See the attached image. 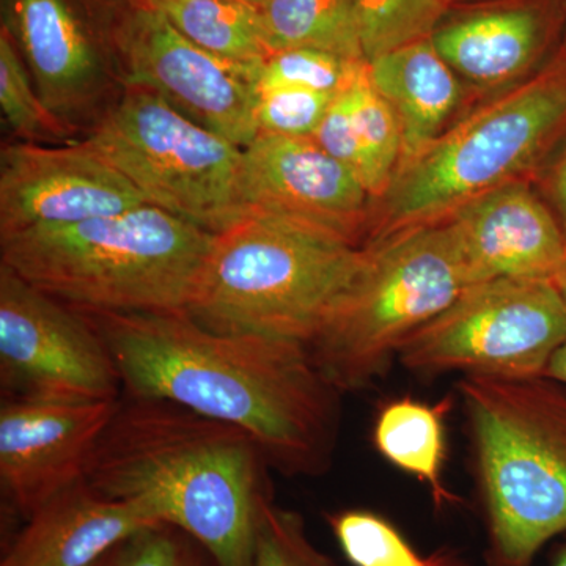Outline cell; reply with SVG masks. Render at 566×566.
<instances>
[{
	"mask_svg": "<svg viewBox=\"0 0 566 566\" xmlns=\"http://www.w3.org/2000/svg\"><path fill=\"white\" fill-rule=\"evenodd\" d=\"M551 566H566V545L562 546L554 556L553 565Z\"/></svg>",
	"mask_w": 566,
	"mask_h": 566,
	"instance_id": "obj_35",
	"label": "cell"
},
{
	"mask_svg": "<svg viewBox=\"0 0 566 566\" xmlns=\"http://www.w3.org/2000/svg\"><path fill=\"white\" fill-rule=\"evenodd\" d=\"M144 197L85 140L13 142L0 151V240L118 214Z\"/></svg>",
	"mask_w": 566,
	"mask_h": 566,
	"instance_id": "obj_12",
	"label": "cell"
},
{
	"mask_svg": "<svg viewBox=\"0 0 566 566\" xmlns=\"http://www.w3.org/2000/svg\"><path fill=\"white\" fill-rule=\"evenodd\" d=\"M161 11L193 44L255 71L271 54L259 7L248 0H136Z\"/></svg>",
	"mask_w": 566,
	"mask_h": 566,
	"instance_id": "obj_21",
	"label": "cell"
},
{
	"mask_svg": "<svg viewBox=\"0 0 566 566\" xmlns=\"http://www.w3.org/2000/svg\"><path fill=\"white\" fill-rule=\"evenodd\" d=\"M123 85L163 96L193 122L244 148L256 136L255 71L193 44L161 11L134 0L114 25Z\"/></svg>",
	"mask_w": 566,
	"mask_h": 566,
	"instance_id": "obj_11",
	"label": "cell"
},
{
	"mask_svg": "<svg viewBox=\"0 0 566 566\" xmlns=\"http://www.w3.org/2000/svg\"><path fill=\"white\" fill-rule=\"evenodd\" d=\"M486 527L488 566H534L566 532V386L546 376L458 382Z\"/></svg>",
	"mask_w": 566,
	"mask_h": 566,
	"instance_id": "obj_5",
	"label": "cell"
},
{
	"mask_svg": "<svg viewBox=\"0 0 566 566\" xmlns=\"http://www.w3.org/2000/svg\"><path fill=\"white\" fill-rule=\"evenodd\" d=\"M0 381L7 397L118 400L123 385L91 319L0 264Z\"/></svg>",
	"mask_w": 566,
	"mask_h": 566,
	"instance_id": "obj_10",
	"label": "cell"
},
{
	"mask_svg": "<svg viewBox=\"0 0 566 566\" xmlns=\"http://www.w3.org/2000/svg\"><path fill=\"white\" fill-rule=\"evenodd\" d=\"M565 17L566 0H482L447 14L431 41L461 81L483 91L512 87L549 62Z\"/></svg>",
	"mask_w": 566,
	"mask_h": 566,
	"instance_id": "obj_17",
	"label": "cell"
},
{
	"mask_svg": "<svg viewBox=\"0 0 566 566\" xmlns=\"http://www.w3.org/2000/svg\"><path fill=\"white\" fill-rule=\"evenodd\" d=\"M452 406V397L438 403L395 398L379 409L374 424L379 455L427 486L438 512L460 502L444 482L446 417Z\"/></svg>",
	"mask_w": 566,
	"mask_h": 566,
	"instance_id": "obj_20",
	"label": "cell"
},
{
	"mask_svg": "<svg viewBox=\"0 0 566 566\" xmlns=\"http://www.w3.org/2000/svg\"><path fill=\"white\" fill-rule=\"evenodd\" d=\"M153 207L216 234L245 214L243 148L205 128L158 93L123 85L84 139Z\"/></svg>",
	"mask_w": 566,
	"mask_h": 566,
	"instance_id": "obj_8",
	"label": "cell"
},
{
	"mask_svg": "<svg viewBox=\"0 0 566 566\" xmlns=\"http://www.w3.org/2000/svg\"><path fill=\"white\" fill-rule=\"evenodd\" d=\"M545 376L566 386V342L554 354L553 359L547 365Z\"/></svg>",
	"mask_w": 566,
	"mask_h": 566,
	"instance_id": "obj_33",
	"label": "cell"
},
{
	"mask_svg": "<svg viewBox=\"0 0 566 566\" xmlns=\"http://www.w3.org/2000/svg\"><path fill=\"white\" fill-rule=\"evenodd\" d=\"M155 520L81 479L41 505L0 566H92Z\"/></svg>",
	"mask_w": 566,
	"mask_h": 566,
	"instance_id": "obj_18",
	"label": "cell"
},
{
	"mask_svg": "<svg viewBox=\"0 0 566 566\" xmlns=\"http://www.w3.org/2000/svg\"><path fill=\"white\" fill-rule=\"evenodd\" d=\"M259 11L273 52L305 48L365 61L356 0H262Z\"/></svg>",
	"mask_w": 566,
	"mask_h": 566,
	"instance_id": "obj_22",
	"label": "cell"
},
{
	"mask_svg": "<svg viewBox=\"0 0 566 566\" xmlns=\"http://www.w3.org/2000/svg\"><path fill=\"white\" fill-rule=\"evenodd\" d=\"M566 139V52L480 104L398 166L374 202L367 245L452 219L510 182L532 180Z\"/></svg>",
	"mask_w": 566,
	"mask_h": 566,
	"instance_id": "obj_3",
	"label": "cell"
},
{
	"mask_svg": "<svg viewBox=\"0 0 566 566\" xmlns=\"http://www.w3.org/2000/svg\"><path fill=\"white\" fill-rule=\"evenodd\" d=\"M268 468L241 428L123 394L85 479L156 523L181 528L218 566H252L260 515L273 499Z\"/></svg>",
	"mask_w": 566,
	"mask_h": 566,
	"instance_id": "obj_2",
	"label": "cell"
},
{
	"mask_svg": "<svg viewBox=\"0 0 566 566\" xmlns=\"http://www.w3.org/2000/svg\"><path fill=\"white\" fill-rule=\"evenodd\" d=\"M82 314L109 349L123 394L174 401L241 428L283 475L329 471L342 392L304 344L214 333L185 312Z\"/></svg>",
	"mask_w": 566,
	"mask_h": 566,
	"instance_id": "obj_1",
	"label": "cell"
},
{
	"mask_svg": "<svg viewBox=\"0 0 566 566\" xmlns=\"http://www.w3.org/2000/svg\"><path fill=\"white\" fill-rule=\"evenodd\" d=\"M365 61L431 39L450 9L446 0H356Z\"/></svg>",
	"mask_w": 566,
	"mask_h": 566,
	"instance_id": "obj_26",
	"label": "cell"
},
{
	"mask_svg": "<svg viewBox=\"0 0 566 566\" xmlns=\"http://www.w3.org/2000/svg\"><path fill=\"white\" fill-rule=\"evenodd\" d=\"M558 50L566 52V17H565L564 36H562V43H560V46H558Z\"/></svg>",
	"mask_w": 566,
	"mask_h": 566,
	"instance_id": "obj_37",
	"label": "cell"
},
{
	"mask_svg": "<svg viewBox=\"0 0 566 566\" xmlns=\"http://www.w3.org/2000/svg\"><path fill=\"white\" fill-rule=\"evenodd\" d=\"M255 92L259 134L289 137H312L337 96L293 87Z\"/></svg>",
	"mask_w": 566,
	"mask_h": 566,
	"instance_id": "obj_30",
	"label": "cell"
},
{
	"mask_svg": "<svg viewBox=\"0 0 566 566\" xmlns=\"http://www.w3.org/2000/svg\"><path fill=\"white\" fill-rule=\"evenodd\" d=\"M240 197L244 211L282 216L354 248L367 243L374 197L312 137L259 134L243 148Z\"/></svg>",
	"mask_w": 566,
	"mask_h": 566,
	"instance_id": "obj_13",
	"label": "cell"
},
{
	"mask_svg": "<svg viewBox=\"0 0 566 566\" xmlns=\"http://www.w3.org/2000/svg\"><path fill=\"white\" fill-rule=\"evenodd\" d=\"M538 185L543 199L557 216L566 234V139L553 158L539 170Z\"/></svg>",
	"mask_w": 566,
	"mask_h": 566,
	"instance_id": "obj_32",
	"label": "cell"
},
{
	"mask_svg": "<svg viewBox=\"0 0 566 566\" xmlns=\"http://www.w3.org/2000/svg\"><path fill=\"white\" fill-rule=\"evenodd\" d=\"M363 249V264L307 344L312 359L342 394L385 376L408 338L469 286L446 222Z\"/></svg>",
	"mask_w": 566,
	"mask_h": 566,
	"instance_id": "obj_7",
	"label": "cell"
},
{
	"mask_svg": "<svg viewBox=\"0 0 566 566\" xmlns=\"http://www.w3.org/2000/svg\"><path fill=\"white\" fill-rule=\"evenodd\" d=\"M363 260L323 230L249 210L212 234L185 314L214 333L307 346Z\"/></svg>",
	"mask_w": 566,
	"mask_h": 566,
	"instance_id": "obj_6",
	"label": "cell"
},
{
	"mask_svg": "<svg viewBox=\"0 0 566 566\" xmlns=\"http://www.w3.org/2000/svg\"><path fill=\"white\" fill-rule=\"evenodd\" d=\"M446 2L450 9H455V7L464 6V3L482 2V0H446Z\"/></svg>",
	"mask_w": 566,
	"mask_h": 566,
	"instance_id": "obj_36",
	"label": "cell"
},
{
	"mask_svg": "<svg viewBox=\"0 0 566 566\" xmlns=\"http://www.w3.org/2000/svg\"><path fill=\"white\" fill-rule=\"evenodd\" d=\"M565 342L566 304L556 283L494 279L469 285L408 338L398 360L422 376L538 378Z\"/></svg>",
	"mask_w": 566,
	"mask_h": 566,
	"instance_id": "obj_9",
	"label": "cell"
},
{
	"mask_svg": "<svg viewBox=\"0 0 566 566\" xmlns=\"http://www.w3.org/2000/svg\"><path fill=\"white\" fill-rule=\"evenodd\" d=\"M122 398V397H120ZM118 400L66 401L7 397L0 406V485L31 517L84 479Z\"/></svg>",
	"mask_w": 566,
	"mask_h": 566,
	"instance_id": "obj_14",
	"label": "cell"
},
{
	"mask_svg": "<svg viewBox=\"0 0 566 566\" xmlns=\"http://www.w3.org/2000/svg\"><path fill=\"white\" fill-rule=\"evenodd\" d=\"M252 566H335L316 549L300 513L264 504L253 543Z\"/></svg>",
	"mask_w": 566,
	"mask_h": 566,
	"instance_id": "obj_29",
	"label": "cell"
},
{
	"mask_svg": "<svg viewBox=\"0 0 566 566\" xmlns=\"http://www.w3.org/2000/svg\"><path fill=\"white\" fill-rule=\"evenodd\" d=\"M248 2L253 3V6L259 7V3L262 2V0H248Z\"/></svg>",
	"mask_w": 566,
	"mask_h": 566,
	"instance_id": "obj_38",
	"label": "cell"
},
{
	"mask_svg": "<svg viewBox=\"0 0 566 566\" xmlns=\"http://www.w3.org/2000/svg\"><path fill=\"white\" fill-rule=\"evenodd\" d=\"M346 88L335 96L318 128L312 134V139L323 150L359 175L363 180L364 156L359 140H357L356 129H354L352 104H349Z\"/></svg>",
	"mask_w": 566,
	"mask_h": 566,
	"instance_id": "obj_31",
	"label": "cell"
},
{
	"mask_svg": "<svg viewBox=\"0 0 566 566\" xmlns=\"http://www.w3.org/2000/svg\"><path fill=\"white\" fill-rule=\"evenodd\" d=\"M92 566H218L196 538L170 524H155L123 539Z\"/></svg>",
	"mask_w": 566,
	"mask_h": 566,
	"instance_id": "obj_28",
	"label": "cell"
},
{
	"mask_svg": "<svg viewBox=\"0 0 566 566\" xmlns=\"http://www.w3.org/2000/svg\"><path fill=\"white\" fill-rule=\"evenodd\" d=\"M554 283H556L558 293H560L562 300H564L566 304V260L564 266H562V270L558 271L556 281H554Z\"/></svg>",
	"mask_w": 566,
	"mask_h": 566,
	"instance_id": "obj_34",
	"label": "cell"
},
{
	"mask_svg": "<svg viewBox=\"0 0 566 566\" xmlns=\"http://www.w3.org/2000/svg\"><path fill=\"white\" fill-rule=\"evenodd\" d=\"M327 524L353 566H464L452 551L423 556L400 528L368 510H342L327 515Z\"/></svg>",
	"mask_w": 566,
	"mask_h": 566,
	"instance_id": "obj_24",
	"label": "cell"
},
{
	"mask_svg": "<svg viewBox=\"0 0 566 566\" xmlns=\"http://www.w3.org/2000/svg\"><path fill=\"white\" fill-rule=\"evenodd\" d=\"M446 223L469 285L494 279L554 282L564 266L566 234L532 180L486 193Z\"/></svg>",
	"mask_w": 566,
	"mask_h": 566,
	"instance_id": "obj_16",
	"label": "cell"
},
{
	"mask_svg": "<svg viewBox=\"0 0 566 566\" xmlns=\"http://www.w3.org/2000/svg\"><path fill=\"white\" fill-rule=\"evenodd\" d=\"M368 73L400 125L398 166L441 136L463 102V81L441 57L431 39L379 55L368 62Z\"/></svg>",
	"mask_w": 566,
	"mask_h": 566,
	"instance_id": "obj_19",
	"label": "cell"
},
{
	"mask_svg": "<svg viewBox=\"0 0 566 566\" xmlns=\"http://www.w3.org/2000/svg\"><path fill=\"white\" fill-rule=\"evenodd\" d=\"M0 109L20 142L62 144L70 126L52 114L41 98L31 71L9 29H0Z\"/></svg>",
	"mask_w": 566,
	"mask_h": 566,
	"instance_id": "obj_25",
	"label": "cell"
},
{
	"mask_svg": "<svg viewBox=\"0 0 566 566\" xmlns=\"http://www.w3.org/2000/svg\"><path fill=\"white\" fill-rule=\"evenodd\" d=\"M6 21L41 98L71 129L99 106L114 40L96 33L76 0H3Z\"/></svg>",
	"mask_w": 566,
	"mask_h": 566,
	"instance_id": "obj_15",
	"label": "cell"
},
{
	"mask_svg": "<svg viewBox=\"0 0 566 566\" xmlns=\"http://www.w3.org/2000/svg\"><path fill=\"white\" fill-rule=\"evenodd\" d=\"M354 129L364 156L363 180L375 200L389 188L401 159V129L392 107L378 92L368 73V62L348 85Z\"/></svg>",
	"mask_w": 566,
	"mask_h": 566,
	"instance_id": "obj_23",
	"label": "cell"
},
{
	"mask_svg": "<svg viewBox=\"0 0 566 566\" xmlns=\"http://www.w3.org/2000/svg\"><path fill=\"white\" fill-rule=\"evenodd\" d=\"M212 234L140 205L0 240V264L82 312H185Z\"/></svg>",
	"mask_w": 566,
	"mask_h": 566,
	"instance_id": "obj_4",
	"label": "cell"
},
{
	"mask_svg": "<svg viewBox=\"0 0 566 566\" xmlns=\"http://www.w3.org/2000/svg\"><path fill=\"white\" fill-rule=\"evenodd\" d=\"M365 62L305 48L274 51L255 70L253 81L255 91L293 87L338 95L352 84Z\"/></svg>",
	"mask_w": 566,
	"mask_h": 566,
	"instance_id": "obj_27",
	"label": "cell"
}]
</instances>
